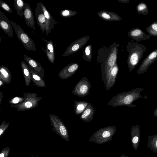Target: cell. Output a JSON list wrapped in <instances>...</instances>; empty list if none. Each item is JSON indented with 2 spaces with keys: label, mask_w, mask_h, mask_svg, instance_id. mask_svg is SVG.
<instances>
[{
  "label": "cell",
  "mask_w": 157,
  "mask_h": 157,
  "mask_svg": "<svg viewBox=\"0 0 157 157\" xmlns=\"http://www.w3.org/2000/svg\"><path fill=\"white\" fill-rule=\"evenodd\" d=\"M144 89V88H138L128 91L120 93L112 98L108 104L113 107L122 106L135 107L136 105H133L132 103L136 100L143 98L140 93Z\"/></svg>",
  "instance_id": "cell-1"
},
{
  "label": "cell",
  "mask_w": 157,
  "mask_h": 157,
  "mask_svg": "<svg viewBox=\"0 0 157 157\" xmlns=\"http://www.w3.org/2000/svg\"><path fill=\"white\" fill-rule=\"evenodd\" d=\"M129 52L127 63L129 71H131L138 65L147 49L146 46L138 42H128L126 47Z\"/></svg>",
  "instance_id": "cell-2"
},
{
  "label": "cell",
  "mask_w": 157,
  "mask_h": 157,
  "mask_svg": "<svg viewBox=\"0 0 157 157\" xmlns=\"http://www.w3.org/2000/svg\"><path fill=\"white\" fill-rule=\"evenodd\" d=\"M24 100L21 103L11 105L17 109V111H23L32 109L37 107L39 101L43 99L42 97H38L35 93L28 92L23 94Z\"/></svg>",
  "instance_id": "cell-3"
},
{
  "label": "cell",
  "mask_w": 157,
  "mask_h": 157,
  "mask_svg": "<svg viewBox=\"0 0 157 157\" xmlns=\"http://www.w3.org/2000/svg\"><path fill=\"white\" fill-rule=\"evenodd\" d=\"M13 28L17 37L21 43L25 48L28 50L36 51V48L34 42L30 37L18 24L10 21Z\"/></svg>",
  "instance_id": "cell-4"
},
{
  "label": "cell",
  "mask_w": 157,
  "mask_h": 157,
  "mask_svg": "<svg viewBox=\"0 0 157 157\" xmlns=\"http://www.w3.org/2000/svg\"><path fill=\"white\" fill-rule=\"evenodd\" d=\"M117 49H113V52L109 55V57L101 64V78L104 84L109 78L112 68L117 63Z\"/></svg>",
  "instance_id": "cell-5"
},
{
  "label": "cell",
  "mask_w": 157,
  "mask_h": 157,
  "mask_svg": "<svg viewBox=\"0 0 157 157\" xmlns=\"http://www.w3.org/2000/svg\"><path fill=\"white\" fill-rule=\"evenodd\" d=\"M91 87V84L87 78L84 77L76 84L72 93L79 97H84L89 94Z\"/></svg>",
  "instance_id": "cell-6"
},
{
  "label": "cell",
  "mask_w": 157,
  "mask_h": 157,
  "mask_svg": "<svg viewBox=\"0 0 157 157\" xmlns=\"http://www.w3.org/2000/svg\"><path fill=\"white\" fill-rule=\"evenodd\" d=\"M89 36H86L72 42L67 47L62 56L65 57L68 56L78 51L85 45L89 40Z\"/></svg>",
  "instance_id": "cell-7"
},
{
  "label": "cell",
  "mask_w": 157,
  "mask_h": 157,
  "mask_svg": "<svg viewBox=\"0 0 157 157\" xmlns=\"http://www.w3.org/2000/svg\"><path fill=\"white\" fill-rule=\"evenodd\" d=\"M157 60V48L153 50L143 60L137 71L138 74L144 73L150 66Z\"/></svg>",
  "instance_id": "cell-8"
},
{
  "label": "cell",
  "mask_w": 157,
  "mask_h": 157,
  "mask_svg": "<svg viewBox=\"0 0 157 157\" xmlns=\"http://www.w3.org/2000/svg\"><path fill=\"white\" fill-rule=\"evenodd\" d=\"M12 26L6 15L0 11V28L11 38L13 37V30Z\"/></svg>",
  "instance_id": "cell-9"
},
{
  "label": "cell",
  "mask_w": 157,
  "mask_h": 157,
  "mask_svg": "<svg viewBox=\"0 0 157 157\" xmlns=\"http://www.w3.org/2000/svg\"><path fill=\"white\" fill-rule=\"evenodd\" d=\"M78 68L79 65L77 63H74L70 64L61 70L58 75L62 80L67 79L74 74Z\"/></svg>",
  "instance_id": "cell-10"
},
{
  "label": "cell",
  "mask_w": 157,
  "mask_h": 157,
  "mask_svg": "<svg viewBox=\"0 0 157 157\" xmlns=\"http://www.w3.org/2000/svg\"><path fill=\"white\" fill-rule=\"evenodd\" d=\"M35 13L38 25L42 32L44 33L46 30L45 19L40 2L37 3Z\"/></svg>",
  "instance_id": "cell-11"
},
{
  "label": "cell",
  "mask_w": 157,
  "mask_h": 157,
  "mask_svg": "<svg viewBox=\"0 0 157 157\" xmlns=\"http://www.w3.org/2000/svg\"><path fill=\"white\" fill-rule=\"evenodd\" d=\"M24 58L25 60L27 62L29 67L32 68L42 78L44 77V69L39 63L26 55H24Z\"/></svg>",
  "instance_id": "cell-12"
},
{
  "label": "cell",
  "mask_w": 157,
  "mask_h": 157,
  "mask_svg": "<svg viewBox=\"0 0 157 157\" xmlns=\"http://www.w3.org/2000/svg\"><path fill=\"white\" fill-rule=\"evenodd\" d=\"M130 37L138 42L140 41L148 40L150 36L146 34L144 32L139 28H134L131 29L128 33Z\"/></svg>",
  "instance_id": "cell-13"
},
{
  "label": "cell",
  "mask_w": 157,
  "mask_h": 157,
  "mask_svg": "<svg viewBox=\"0 0 157 157\" xmlns=\"http://www.w3.org/2000/svg\"><path fill=\"white\" fill-rule=\"evenodd\" d=\"M23 16L27 26L35 29V23L33 11L29 5L25 3L23 8Z\"/></svg>",
  "instance_id": "cell-14"
},
{
  "label": "cell",
  "mask_w": 157,
  "mask_h": 157,
  "mask_svg": "<svg viewBox=\"0 0 157 157\" xmlns=\"http://www.w3.org/2000/svg\"><path fill=\"white\" fill-rule=\"evenodd\" d=\"M41 6L45 17L46 22V34L48 36V34L56 24V21L53 19L50 12L48 10L45 6L41 2Z\"/></svg>",
  "instance_id": "cell-15"
},
{
  "label": "cell",
  "mask_w": 157,
  "mask_h": 157,
  "mask_svg": "<svg viewBox=\"0 0 157 157\" xmlns=\"http://www.w3.org/2000/svg\"><path fill=\"white\" fill-rule=\"evenodd\" d=\"M49 117L51 124L54 128L56 129L58 128L62 135L65 136L67 134V130L62 121L59 117L50 113L49 114Z\"/></svg>",
  "instance_id": "cell-16"
},
{
  "label": "cell",
  "mask_w": 157,
  "mask_h": 157,
  "mask_svg": "<svg viewBox=\"0 0 157 157\" xmlns=\"http://www.w3.org/2000/svg\"><path fill=\"white\" fill-rule=\"evenodd\" d=\"M119 71V67L116 63L110 71L108 80L104 84L107 91L109 90L115 84Z\"/></svg>",
  "instance_id": "cell-17"
},
{
  "label": "cell",
  "mask_w": 157,
  "mask_h": 157,
  "mask_svg": "<svg viewBox=\"0 0 157 157\" xmlns=\"http://www.w3.org/2000/svg\"><path fill=\"white\" fill-rule=\"evenodd\" d=\"M140 128L138 125L132 127L131 131V141L133 147L137 150L140 142Z\"/></svg>",
  "instance_id": "cell-18"
},
{
  "label": "cell",
  "mask_w": 157,
  "mask_h": 157,
  "mask_svg": "<svg viewBox=\"0 0 157 157\" xmlns=\"http://www.w3.org/2000/svg\"><path fill=\"white\" fill-rule=\"evenodd\" d=\"M42 38L46 43V48L44 52L49 61L51 63H55V55L53 42L52 40L48 41Z\"/></svg>",
  "instance_id": "cell-19"
},
{
  "label": "cell",
  "mask_w": 157,
  "mask_h": 157,
  "mask_svg": "<svg viewBox=\"0 0 157 157\" xmlns=\"http://www.w3.org/2000/svg\"><path fill=\"white\" fill-rule=\"evenodd\" d=\"M95 111L91 103H89L84 111L80 115V119L85 121L89 122L92 120Z\"/></svg>",
  "instance_id": "cell-20"
},
{
  "label": "cell",
  "mask_w": 157,
  "mask_h": 157,
  "mask_svg": "<svg viewBox=\"0 0 157 157\" xmlns=\"http://www.w3.org/2000/svg\"><path fill=\"white\" fill-rule=\"evenodd\" d=\"M102 19L110 21H120L121 18L117 14L112 12L102 11L97 13Z\"/></svg>",
  "instance_id": "cell-21"
},
{
  "label": "cell",
  "mask_w": 157,
  "mask_h": 157,
  "mask_svg": "<svg viewBox=\"0 0 157 157\" xmlns=\"http://www.w3.org/2000/svg\"><path fill=\"white\" fill-rule=\"evenodd\" d=\"M0 79L6 84L10 83L12 80L11 74L9 69L4 65L0 67Z\"/></svg>",
  "instance_id": "cell-22"
},
{
  "label": "cell",
  "mask_w": 157,
  "mask_h": 157,
  "mask_svg": "<svg viewBox=\"0 0 157 157\" xmlns=\"http://www.w3.org/2000/svg\"><path fill=\"white\" fill-rule=\"evenodd\" d=\"M29 67L31 75V80L34 85L37 87H45L46 85L43 78L37 74L32 68Z\"/></svg>",
  "instance_id": "cell-23"
},
{
  "label": "cell",
  "mask_w": 157,
  "mask_h": 157,
  "mask_svg": "<svg viewBox=\"0 0 157 157\" xmlns=\"http://www.w3.org/2000/svg\"><path fill=\"white\" fill-rule=\"evenodd\" d=\"M21 66L25 84L26 86H29L32 81L31 75L29 67L23 60L21 62Z\"/></svg>",
  "instance_id": "cell-24"
},
{
  "label": "cell",
  "mask_w": 157,
  "mask_h": 157,
  "mask_svg": "<svg viewBox=\"0 0 157 157\" xmlns=\"http://www.w3.org/2000/svg\"><path fill=\"white\" fill-rule=\"evenodd\" d=\"M74 112L76 115L81 114L85 109L89 103L85 101H74Z\"/></svg>",
  "instance_id": "cell-25"
},
{
  "label": "cell",
  "mask_w": 157,
  "mask_h": 157,
  "mask_svg": "<svg viewBox=\"0 0 157 157\" xmlns=\"http://www.w3.org/2000/svg\"><path fill=\"white\" fill-rule=\"evenodd\" d=\"M147 146L154 153H157V134L147 136Z\"/></svg>",
  "instance_id": "cell-26"
},
{
  "label": "cell",
  "mask_w": 157,
  "mask_h": 157,
  "mask_svg": "<svg viewBox=\"0 0 157 157\" xmlns=\"http://www.w3.org/2000/svg\"><path fill=\"white\" fill-rule=\"evenodd\" d=\"M25 3L23 0H14V5L17 13L21 17L23 16V8Z\"/></svg>",
  "instance_id": "cell-27"
},
{
  "label": "cell",
  "mask_w": 157,
  "mask_h": 157,
  "mask_svg": "<svg viewBox=\"0 0 157 157\" xmlns=\"http://www.w3.org/2000/svg\"><path fill=\"white\" fill-rule=\"evenodd\" d=\"M136 11L139 14L143 15H147L149 13V10L147 4L144 2L139 3L136 6Z\"/></svg>",
  "instance_id": "cell-28"
},
{
  "label": "cell",
  "mask_w": 157,
  "mask_h": 157,
  "mask_svg": "<svg viewBox=\"0 0 157 157\" xmlns=\"http://www.w3.org/2000/svg\"><path fill=\"white\" fill-rule=\"evenodd\" d=\"M146 30L149 36H157V21L153 22L150 26L146 27Z\"/></svg>",
  "instance_id": "cell-29"
},
{
  "label": "cell",
  "mask_w": 157,
  "mask_h": 157,
  "mask_svg": "<svg viewBox=\"0 0 157 157\" xmlns=\"http://www.w3.org/2000/svg\"><path fill=\"white\" fill-rule=\"evenodd\" d=\"M77 13L76 11L68 10H62L60 11L61 16L65 18L69 17L75 15Z\"/></svg>",
  "instance_id": "cell-30"
},
{
  "label": "cell",
  "mask_w": 157,
  "mask_h": 157,
  "mask_svg": "<svg viewBox=\"0 0 157 157\" xmlns=\"http://www.w3.org/2000/svg\"><path fill=\"white\" fill-rule=\"evenodd\" d=\"M85 55L86 57V61L90 62L92 57V48L91 45L87 46L85 49Z\"/></svg>",
  "instance_id": "cell-31"
},
{
  "label": "cell",
  "mask_w": 157,
  "mask_h": 157,
  "mask_svg": "<svg viewBox=\"0 0 157 157\" xmlns=\"http://www.w3.org/2000/svg\"><path fill=\"white\" fill-rule=\"evenodd\" d=\"M24 100L23 97H20L16 96L11 99L9 101V103L11 105L17 104L22 102Z\"/></svg>",
  "instance_id": "cell-32"
},
{
  "label": "cell",
  "mask_w": 157,
  "mask_h": 157,
  "mask_svg": "<svg viewBox=\"0 0 157 157\" xmlns=\"http://www.w3.org/2000/svg\"><path fill=\"white\" fill-rule=\"evenodd\" d=\"M0 6L7 12L11 13L12 11L9 6L5 2L0 0Z\"/></svg>",
  "instance_id": "cell-33"
},
{
  "label": "cell",
  "mask_w": 157,
  "mask_h": 157,
  "mask_svg": "<svg viewBox=\"0 0 157 157\" xmlns=\"http://www.w3.org/2000/svg\"><path fill=\"white\" fill-rule=\"evenodd\" d=\"M110 135V132L108 130H105L102 133V136L104 138H106L109 137Z\"/></svg>",
  "instance_id": "cell-34"
},
{
  "label": "cell",
  "mask_w": 157,
  "mask_h": 157,
  "mask_svg": "<svg viewBox=\"0 0 157 157\" xmlns=\"http://www.w3.org/2000/svg\"><path fill=\"white\" fill-rule=\"evenodd\" d=\"M119 2L123 3H128L130 1L129 0H118Z\"/></svg>",
  "instance_id": "cell-35"
},
{
  "label": "cell",
  "mask_w": 157,
  "mask_h": 157,
  "mask_svg": "<svg viewBox=\"0 0 157 157\" xmlns=\"http://www.w3.org/2000/svg\"><path fill=\"white\" fill-rule=\"evenodd\" d=\"M3 96L2 92H0V105H1L2 100L3 98Z\"/></svg>",
  "instance_id": "cell-36"
},
{
  "label": "cell",
  "mask_w": 157,
  "mask_h": 157,
  "mask_svg": "<svg viewBox=\"0 0 157 157\" xmlns=\"http://www.w3.org/2000/svg\"><path fill=\"white\" fill-rule=\"evenodd\" d=\"M4 82L2 80L0 79V87L2 86L4 84Z\"/></svg>",
  "instance_id": "cell-37"
},
{
  "label": "cell",
  "mask_w": 157,
  "mask_h": 157,
  "mask_svg": "<svg viewBox=\"0 0 157 157\" xmlns=\"http://www.w3.org/2000/svg\"><path fill=\"white\" fill-rule=\"evenodd\" d=\"M0 157H4V154L3 153H1L0 155Z\"/></svg>",
  "instance_id": "cell-38"
},
{
  "label": "cell",
  "mask_w": 157,
  "mask_h": 157,
  "mask_svg": "<svg viewBox=\"0 0 157 157\" xmlns=\"http://www.w3.org/2000/svg\"><path fill=\"white\" fill-rule=\"evenodd\" d=\"M3 131L1 129H0V135H1L2 134V133Z\"/></svg>",
  "instance_id": "cell-39"
},
{
  "label": "cell",
  "mask_w": 157,
  "mask_h": 157,
  "mask_svg": "<svg viewBox=\"0 0 157 157\" xmlns=\"http://www.w3.org/2000/svg\"><path fill=\"white\" fill-rule=\"evenodd\" d=\"M156 116H157V115H156Z\"/></svg>",
  "instance_id": "cell-40"
}]
</instances>
